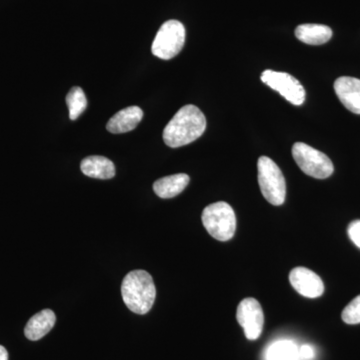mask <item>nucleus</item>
I'll use <instances>...</instances> for the list:
<instances>
[{"mask_svg": "<svg viewBox=\"0 0 360 360\" xmlns=\"http://www.w3.org/2000/svg\"><path fill=\"white\" fill-rule=\"evenodd\" d=\"M206 129V118L195 105L184 106L163 130V141L172 148L187 146L200 139Z\"/></svg>", "mask_w": 360, "mask_h": 360, "instance_id": "obj_1", "label": "nucleus"}, {"mask_svg": "<svg viewBox=\"0 0 360 360\" xmlns=\"http://www.w3.org/2000/svg\"><path fill=\"white\" fill-rule=\"evenodd\" d=\"M122 300L136 314H146L155 302L156 288L153 277L146 270L130 271L122 284Z\"/></svg>", "mask_w": 360, "mask_h": 360, "instance_id": "obj_2", "label": "nucleus"}, {"mask_svg": "<svg viewBox=\"0 0 360 360\" xmlns=\"http://www.w3.org/2000/svg\"><path fill=\"white\" fill-rule=\"evenodd\" d=\"M201 219L206 231L217 240H229L236 233V213L224 201L206 206Z\"/></svg>", "mask_w": 360, "mask_h": 360, "instance_id": "obj_3", "label": "nucleus"}, {"mask_svg": "<svg viewBox=\"0 0 360 360\" xmlns=\"http://www.w3.org/2000/svg\"><path fill=\"white\" fill-rule=\"evenodd\" d=\"M258 184L265 200L270 205H283L286 196V182L283 172L274 160L262 156L257 162Z\"/></svg>", "mask_w": 360, "mask_h": 360, "instance_id": "obj_4", "label": "nucleus"}, {"mask_svg": "<svg viewBox=\"0 0 360 360\" xmlns=\"http://www.w3.org/2000/svg\"><path fill=\"white\" fill-rule=\"evenodd\" d=\"M292 156L300 169L314 179H328L335 172L333 161L328 155L303 142L295 143Z\"/></svg>", "mask_w": 360, "mask_h": 360, "instance_id": "obj_5", "label": "nucleus"}, {"mask_svg": "<svg viewBox=\"0 0 360 360\" xmlns=\"http://www.w3.org/2000/svg\"><path fill=\"white\" fill-rule=\"evenodd\" d=\"M186 44V28L179 20L163 23L153 40L151 51L156 58L168 60L174 58Z\"/></svg>", "mask_w": 360, "mask_h": 360, "instance_id": "obj_6", "label": "nucleus"}, {"mask_svg": "<svg viewBox=\"0 0 360 360\" xmlns=\"http://www.w3.org/2000/svg\"><path fill=\"white\" fill-rule=\"evenodd\" d=\"M262 80L293 105H302L304 103V87L292 75L267 70L262 72Z\"/></svg>", "mask_w": 360, "mask_h": 360, "instance_id": "obj_7", "label": "nucleus"}, {"mask_svg": "<svg viewBox=\"0 0 360 360\" xmlns=\"http://www.w3.org/2000/svg\"><path fill=\"white\" fill-rule=\"evenodd\" d=\"M236 319L245 330L248 340H257L259 338L264 330V314L262 305L255 298H245L239 303Z\"/></svg>", "mask_w": 360, "mask_h": 360, "instance_id": "obj_8", "label": "nucleus"}, {"mask_svg": "<svg viewBox=\"0 0 360 360\" xmlns=\"http://www.w3.org/2000/svg\"><path fill=\"white\" fill-rule=\"evenodd\" d=\"M292 288L304 297L316 298L323 295L324 284L321 277L307 267H295L290 274Z\"/></svg>", "mask_w": 360, "mask_h": 360, "instance_id": "obj_9", "label": "nucleus"}, {"mask_svg": "<svg viewBox=\"0 0 360 360\" xmlns=\"http://www.w3.org/2000/svg\"><path fill=\"white\" fill-rule=\"evenodd\" d=\"M336 96L348 110L360 115V79L342 77L335 82Z\"/></svg>", "mask_w": 360, "mask_h": 360, "instance_id": "obj_10", "label": "nucleus"}, {"mask_svg": "<svg viewBox=\"0 0 360 360\" xmlns=\"http://www.w3.org/2000/svg\"><path fill=\"white\" fill-rule=\"evenodd\" d=\"M142 117H143V111L141 108L129 106L113 115L106 125V129L111 134H125L136 129Z\"/></svg>", "mask_w": 360, "mask_h": 360, "instance_id": "obj_11", "label": "nucleus"}, {"mask_svg": "<svg viewBox=\"0 0 360 360\" xmlns=\"http://www.w3.org/2000/svg\"><path fill=\"white\" fill-rule=\"evenodd\" d=\"M56 314L51 309H44L28 321L25 328L26 338L37 341L41 340L56 324Z\"/></svg>", "mask_w": 360, "mask_h": 360, "instance_id": "obj_12", "label": "nucleus"}, {"mask_svg": "<svg viewBox=\"0 0 360 360\" xmlns=\"http://www.w3.org/2000/svg\"><path fill=\"white\" fill-rule=\"evenodd\" d=\"M189 181L191 179L186 174L169 175L156 180L153 184V191L160 198L167 200L181 193L188 186Z\"/></svg>", "mask_w": 360, "mask_h": 360, "instance_id": "obj_13", "label": "nucleus"}, {"mask_svg": "<svg viewBox=\"0 0 360 360\" xmlns=\"http://www.w3.org/2000/svg\"><path fill=\"white\" fill-rule=\"evenodd\" d=\"M82 172L92 179H110L115 175V167L112 161L103 156H89L82 161Z\"/></svg>", "mask_w": 360, "mask_h": 360, "instance_id": "obj_14", "label": "nucleus"}, {"mask_svg": "<svg viewBox=\"0 0 360 360\" xmlns=\"http://www.w3.org/2000/svg\"><path fill=\"white\" fill-rule=\"evenodd\" d=\"M295 37L303 44L321 45L333 37V30L323 25H302L295 30Z\"/></svg>", "mask_w": 360, "mask_h": 360, "instance_id": "obj_15", "label": "nucleus"}, {"mask_svg": "<svg viewBox=\"0 0 360 360\" xmlns=\"http://www.w3.org/2000/svg\"><path fill=\"white\" fill-rule=\"evenodd\" d=\"M267 360H298L300 352L292 341L281 340L274 343L267 349Z\"/></svg>", "mask_w": 360, "mask_h": 360, "instance_id": "obj_16", "label": "nucleus"}, {"mask_svg": "<svg viewBox=\"0 0 360 360\" xmlns=\"http://www.w3.org/2000/svg\"><path fill=\"white\" fill-rule=\"evenodd\" d=\"M71 120H77L87 108V99L82 87H72L66 96Z\"/></svg>", "mask_w": 360, "mask_h": 360, "instance_id": "obj_17", "label": "nucleus"}, {"mask_svg": "<svg viewBox=\"0 0 360 360\" xmlns=\"http://www.w3.org/2000/svg\"><path fill=\"white\" fill-rule=\"evenodd\" d=\"M342 321L347 324L360 323V295L356 296L349 304L343 309Z\"/></svg>", "mask_w": 360, "mask_h": 360, "instance_id": "obj_18", "label": "nucleus"}, {"mask_svg": "<svg viewBox=\"0 0 360 360\" xmlns=\"http://www.w3.org/2000/svg\"><path fill=\"white\" fill-rule=\"evenodd\" d=\"M347 232L352 243L360 248V220L352 221L348 226Z\"/></svg>", "mask_w": 360, "mask_h": 360, "instance_id": "obj_19", "label": "nucleus"}, {"mask_svg": "<svg viewBox=\"0 0 360 360\" xmlns=\"http://www.w3.org/2000/svg\"><path fill=\"white\" fill-rule=\"evenodd\" d=\"M298 352H300V359H302L310 360L314 359L315 355L314 348L309 345H302Z\"/></svg>", "mask_w": 360, "mask_h": 360, "instance_id": "obj_20", "label": "nucleus"}, {"mask_svg": "<svg viewBox=\"0 0 360 360\" xmlns=\"http://www.w3.org/2000/svg\"><path fill=\"white\" fill-rule=\"evenodd\" d=\"M0 360H8V352L2 345H0Z\"/></svg>", "mask_w": 360, "mask_h": 360, "instance_id": "obj_21", "label": "nucleus"}]
</instances>
